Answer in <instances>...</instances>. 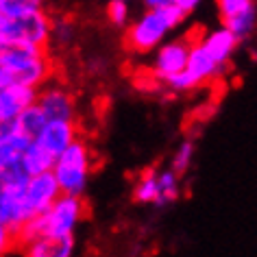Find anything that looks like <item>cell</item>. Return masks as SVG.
<instances>
[{"label": "cell", "mask_w": 257, "mask_h": 257, "mask_svg": "<svg viewBox=\"0 0 257 257\" xmlns=\"http://www.w3.org/2000/svg\"><path fill=\"white\" fill-rule=\"evenodd\" d=\"M50 61L46 48L40 46H7L0 48V87L7 85H46Z\"/></svg>", "instance_id": "6da1fadb"}, {"label": "cell", "mask_w": 257, "mask_h": 257, "mask_svg": "<svg viewBox=\"0 0 257 257\" xmlns=\"http://www.w3.org/2000/svg\"><path fill=\"white\" fill-rule=\"evenodd\" d=\"M53 40V22L44 9L22 18L0 16V48L7 46H40L46 48Z\"/></svg>", "instance_id": "7a4b0ae2"}, {"label": "cell", "mask_w": 257, "mask_h": 257, "mask_svg": "<svg viewBox=\"0 0 257 257\" xmlns=\"http://www.w3.org/2000/svg\"><path fill=\"white\" fill-rule=\"evenodd\" d=\"M53 172L59 181L63 194L83 196L87 190L89 172H92V155L83 140L76 138L66 151L57 157Z\"/></svg>", "instance_id": "3957f363"}, {"label": "cell", "mask_w": 257, "mask_h": 257, "mask_svg": "<svg viewBox=\"0 0 257 257\" xmlns=\"http://www.w3.org/2000/svg\"><path fill=\"white\" fill-rule=\"evenodd\" d=\"M27 185H0V242H3V250L9 246V237L11 242H18L24 224L35 216L27 198Z\"/></svg>", "instance_id": "277c9868"}, {"label": "cell", "mask_w": 257, "mask_h": 257, "mask_svg": "<svg viewBox=\"0 0 257 257\" xmlns=\"http://www.w3.org/2000/svg\"><path fill=\"white\" fill-rule=\"evenodd\" d=\"M227 68L229 66L216 63V59L207 53V48L203 46L201 40H194L185 70H181L179 74L168 79L164 85L170 87L172 92H190V89L201 87L203 83H207L211 79H220V76H224Z\"/></svg>", "instance_id": "5b68a950"}, {"label": "cell", "mask_w": 257, "mask_h": 257, "mask_svg": "<svg viewBox=\"0 0 257 257\" xmlns=\"http://www.w3.org/2000/svg\"><path fill=\"white\" fill-rule=\"evenodd\" d=\"M170 31L172 27L164 18L162 9H146L136 22L126 27L124 46L131 53H151L166 42Z\"/></svg>", "instance_id": "8992f818"}, {"label": "cell", "mask_w": 257, "mask_h": 257, "mask_svg": "<svg viewBox=\"0 0 257 257\" xmlns=\"http://www.w3.org/2000/svg\"><path fill=\"white\" fill-rule=\"evenodd\" d=\"M83 214H85V207H83L81 196L61 194L53 203V207L42 214L44 237L57 242L66 235H74V229H76V224L81 222Z\"/></svg>", "instance_id": "52a82bcc"}, {"label": "cell", "mask_w": 257, "mask_h": 257, "mask_svg": "<svg viewBox=\"0 0 257 257\" xmlns=\"http://www.w3.org/2000/svg\"><path fill=\"white\" fill-rule=\"evenodd\" d=\"M194 40L190 37H181V40H170L164 42L162 46L155 50V59H153V76L157 81L166 83L168 79H172L175 74H179L181 70H185L190 59V50Z\"/></svg>", "instance_id": "ba28073f"}, {"label": "cell", "mask_w": 257, "mask_h": 257, "mask_svg": "<svg viewBox=\"0 0 257 257\" xmlns=\"http://www.w3.org/2000/svg\"><path fill=\"white\" fill-rule=\"evenodd\" d=\"M33 142L35 138L29 136L18 124V120L0 122V168L24 159V153L29 151V146Z\"/></svg>", "instance_id": "9c48e42d"}, {"label": "cell", "mask_w": 257, "mask_h": 257, "mask_svg": "<svg viewBox=\"0 0 257 257\" xmlns=\"http://www.w3.org/2000/svg\"><path fill=\"white\" fill-rule=\"evenodd\" d=\"M61 194H63V190H61V185L57 181L53 170H46V172H42V175H33L27 185V198H29V205L35 216L48 211Z\"/></svg>", "instance_id": "30bf717a"}, {"label": "cell", "mask_w": 257, "mask_h": 257, "mask_svg": "<svg viewBox=\"0 0 257 257\" xmlns=\"http://www.w3.org/2000/svg\"><path fill=\"white\" fill-rule=\"evenodd\" d=\"M37 98H40V87H31V85L0 87V122L16 120L27 107L35 105Z\"/></svg>", "instance_id": "8fae6325"}, {"label": "cell", "mask_w": 257, "mask_h": 257, "mask_svg": "<svg viewBox=\"0 0 257 257\" xmlns=\"http://www.w3.org/2000/svg\"><path fill=\"white\" fill-rule=\"evenodd\" d=\"M37 105L44 109L48 120H74L76 115L74 98L61 85H42Z\"/></svg>", "instance_id": "7c38bea8"}, {"label": "cell", "mask_w": 257, "mask_h": 257, "mask_svg": "<svg viewBox=\"0 0 257 257\" xmlns=\"http://www.w3.org/2000/svg\"><path fill=\"white\" fill-rule=\"evenodd\" d=\"M44 149H48L55 157H59L63 151L76 140L74 120H48L42 133L35 138Z\"/></svg>", "instance_id": "4fadbf2b"}, {"label": "cell", "mask_w": 257, "mask_h": 257, "mask_svg": "<svg viewBox=\"0 0 257 257\" xmlns=\"http://www.w3.org/2000/svg\"><path fill=\"white\" fill-rule=\"evenodd\" d=\"M201 42H203V46L207 48V53L216 59V63H220V66H229L231 57H233L237 44H240L235 33L224 27V24L214 31H209V33H205L201 37Z\"/></svg>", "instance_id": "5bb4252c"}, {"label": "cell", "mask_w": 257, "mask_h": 257, "mask_svg": "<svg viewBox=\"0 0 257 257\" xmlns=\"http://www.w3.org/2000/svg\"><path fill=\"white\" fill-rule=\"evenodd\" d=\"M222 24L227 29L233 31L235 37L240 42L248 40V37L255 33V29H257V0L255 3H250L248 7H244L242 11H237V14L224 18Z\"/></svg>", "instance_id": "9a60e30c"}, {"label": "cell", "mask_w": 257, "mask_h": 257, "mask_svg": "<svg viewBox=\"0 0 257 257\" xmlns=\"http://www.w3.org/2000/svg\"><path fill=\"white\" fill-rule=\"evenodd\" d=\"M162 188H159V170H144L133 188V201L142 205H157Z\"/></svg>", "instance_id": "2e32d148"}, {"label": "cell", "mask_w": 257, "mask_h": 257, "mask_svg": "<svg viewBox=\"0 0 257 257\" xmlns=\"http://www.w3.org/2000/svg\"><path fill=\"white\" fill-rule=\"evenodd\" d=\"M55 162H57V157L48 149H44L37 140L29 146V151L24 153V166L29 168L31 175H42V172H46V170H53Z\"/></svg>", "instance_id": "e0dca14e"}, {"label": "cell", "mask_w": 257, "mask_h": 257, "mask_svg": "<svg viewBox=\"0 0 257 257\" xmlns=\"http://www.w3.org/2000/svg\"><path fill=\"white\" fill-rule=\"evenodd\" d=\"M18 124H20L24 131L29 133V136H33V138H37L42 133V128L46 126V122H48V115L44 113V109L37 105H31V107H27L24 111L18 115Z\"/></svg>", "instance_id": "ac0fdd59"}, {"label": "cell", "mask_w": 257, "mask_h": 257, "mask_svg": "<svg viewBox=\"0 0 257 257\" xmlns=\"http://www.w3.org/2000/svg\"><path fill=\"white\" fill-rule=\"evenodd\" d=\"M159 188H162V194H159V201L155 207H164L172 201H177L179 194H181V185H179V172H175L172 168L159 170Z\"/></svg>", "instance_id": "d6986e66"}, {"label": "cell", "mask_w": 257, "mask_h": 257, "mask_svg": "<svg viewBox=\"0 0 257 257\" xmlns=\"http://www.w3.org/2000/svg\"><path fill=\"white\" fill-rule=\"evenodd\" d=\"M44 7V0H0V16L3 18H22L35 14Z\"/></svg>", "instance_id": "ffe728a7"}, {"label": "cell", "mask_w": 257, "mask_h": 257, "mask_svg": "<svg viewBox=\"0 0 257 257\" xmlns=\"http://www.w3.org/2000/svg\"><path fill=\"white\" fill-rule=\"evenodd\" d=\"M192 159H194V142L185 140V142L179 144V149L175 151V155L170 159V168L179 172V175H185L188 168L192 166Z\"/></svg>", "instance_id": "44dd1931"}, {"label": "cell", "mask_w": 257, "mask_h": 257, "mask_svg": "<svg viewBox=\"0 0 257 257\" xmlns=\"http://www.w3.org/2000/svg\"><path fill=\"white\" fill-rule=\"evenodd\" d=\"M107 18L113 27H128V18H131L128 0H109L107 3Z\"/></svg>", "instance_id": "7402d4cb"}, {"label": "cell", "mask_w": 257, "mask_h": 257, "mask_svg": "<svg viewBox=\"0 0 257 257\" xmlns=\"http://www.w3.org/2000/svg\"><path fill=\"white\" fill-rule=\"evenodd\" d=\"M24 255L29 257H55V242L48 237H37L31 240L29 244H24Z\"/></svg>", "instance_id": "603a6c76"}, {"label": "cell", "mask_w": 257, "mask_h": 257, "mask_svg": "<svg viewBox=\"0 0 257 257\" xmlns=\"http://www.w3.org/2000/svg\"><path fill=\"white\" fill-rule=\"evenodd\" d=\"M72 37H74V27H72V22L59 20V22L53 24V40L59 44V46H66V44H70V42H72Z\"/></svg>", "instance_id": "cb8c5ba5"}, {"label": "cell", "mask_w": 257, "mask_h": 257, "mask_svg": "<svg viewBox=\"0 0 257 257\" xmlns=\"http://www.w3.org/2000/svg\"><path fill=\"white\" fill-rule=\"evenodd\" d=\"M250 3H255V0H216L218 5V14L224 20V18L237 14V11H242L244 7H248Z\"/></svg>", "instance_id": "d4e9b609"}, {"label": "cell", "mask_w": 257, "mask_h": 257, "mask_svg": "<svg viewBox=\"0 0 257 257\" xmlns=\"http://www.w3.org/2000/svg\"><path fill=\"white\" fill-rule=\"evenodd\" d=\"M159 9H162L164 18L168 20V24H170L172 29H177L179 24H183V20L188 18V14H185V11L179 7L177 3H170V5H166V7H159Z\"/></svg>", "instance_id": "484cf974"}, {"label": "cell", "mask_w": 257, "mask_h": 257, "mask_svg": "<svg viewBox=\"0 0 257 257\" xmlns=\"http://www.w3.org/2000/svg\"><path fill=\"white\" fill-rule=\"evenodd\" d=\"M74 235H66L55 242V257H70L74 253Z\"/></svg>", "instance_id": "4316f807"}, {"label": "cell", "mask_w": 257, "mask_h": 257, "mask_svg": "<svg viewBox=\"0 0 257 257\" xmlns=\"http://www.w3.org/2000/svg\"><path fill=\"white\" fill-rule=\"evenodd\" d=\"M175 3L179 5V7H181L183 11H185V14H192V11H194L196 7H198V3H201V0H175Z\"/></svg>", "instance_id": "83f0119b"}, {"label": "cell", "mask_w": 257, "mask_h": 257, "mask_svg": "<svg viewBox=\"0 0 257 257\" xmlns=\"http://www.w3.org/2000/svg\"><path fill=\"white\" fill-rule=\"evenodd\" d=\"M146 9H159V7H166V5L175 3V0H142Z\"/></svg>", "instance_id": "f1b7e54d"}, {"label": "cell", "mask_w": 257, "mask_h": 257, "mask_svg": "<svg viewBox=\"0 0 257 257\" xmlns=\"http://www.w3.org/2000/svg\"><path fill=\"white\" fill-rule=\"evenodd\" d=\"M128 3H131V0H128Z\"/></svg>", "instance_id": "f546056e"}]
</instances>
